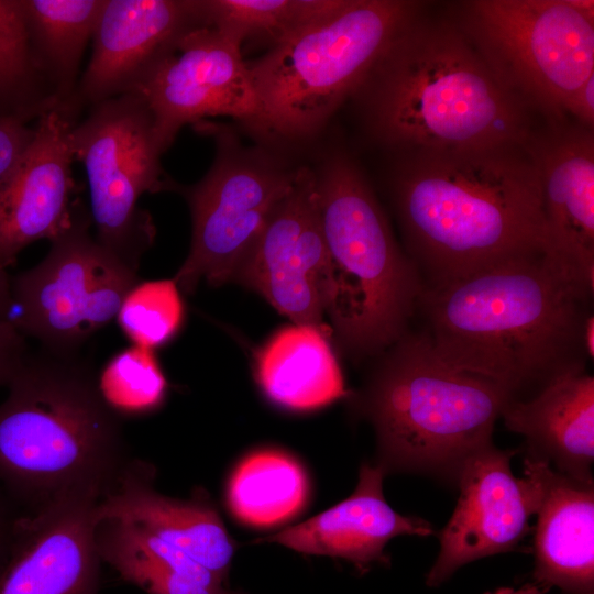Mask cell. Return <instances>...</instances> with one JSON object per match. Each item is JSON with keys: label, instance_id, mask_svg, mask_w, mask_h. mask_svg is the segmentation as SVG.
<instances>
[{"label": "cell", "instance_id": "obj_1", "mask_svg": "<svg viewBox=\"0 0 594 594\" xmlns=\"http://www.w3.org/2000/svg\"><path fill=\"white\" fill-rule=\"evenodd\" d=\"M592 295L550 253L519 256L424 287L421 332L443 360L521 400L585 369Z\"/></svg>", "mask_w": 594, "mask_h": 594}, {"label": "cell", "instance_id": "obj_2", "mask_svg": "<svg viewBox=\"0 0 594 594\" xmlns=\"http://www.w3.org/2000/svg\"><path fill=\"white\" fill-rule=\"evenodd\" d=\"M393 199L424 287L551 254L539 178L525 145L409 151Z\"/></svg>", "mask_w": 594, "mask_h": 594}, {"label": "cell", "instance_id": "obj_3", "mask_svg": "<svg viewBox=\"0 0 594 594\" xmlns=\"http://www.w3.org/2000/svg\"><path fill=\"white\" fill-rule=\"evenodd\" d=\"M356 92L377 138L407 152L525 145L534 132L529 109L447 16L413 20Z\"/></svg>", "mask_w": 594, "mask_h": 594}, {"label": "cell", "instance_id": "obj_4", "mask_svg": "<svg viewBox=\"0 0 594 594\" xmlns=\"http://www.w3.org/2000/svg\"><path fill=\"white\" fill-rule=\"evenodd\" d=\"M0 404V487L23 514L80 490L101 497L132 458L121 417L74 355H26Z\"/></svg>", "mask_w": 594, "mask_h": 594}, {"label": "cell", "instance_id": "obj_5", "mask_svg": "<svg viewBox=\"0 0 594 594\" xmlns=\"http://www.w3.org/2000/svg\"><path fill=\"white\" fill-rule=\"evenodd\" d=\"M515 400L501 385L443 360L422 332L386 350L360 398L373 425L384 474L415 472L458 482L492 444L496 420Z\"/></svg>", "mask_w": 594, "mask_h": 594}, {"label": "cell", "instance_id": "obj_6", "mask_svg": "<svg viewBox=\"0 0 594 594\" xmlns=\"http://www.w3.org/2000/svg\"><path fill=\"white\" fill-rule=\"evenodd\" d=\"M316 191L330 267L324 314L350 353L380 354L407 332L422 279L348 155L326 161L316 173Z\"/></svg>", "mask_w": 594, "mask_h": 594}, {"label": "cell", "instance_id": "obj_7", "mask_svg": "<svg viewBox=\"0 0 594 594\" xmlns=\"http://www.w3.org/2000/svg\"><path fill=\"white\" fill-rule=\"evenodd\" d=\"M425 8L413 0H349L337 14L273 44L248 64L256 127L287 139L317 133Z\"/></svg>", "mask_w": 594, "mask_h": 594}, {"label": "cell", "instance_id": "obj_8", "mask_svg": "<svg viewBox=\"0 0 594 594\" xmlns=\"http://www.w3.org/2000/svg\"><path fill=\"white\" fill-rule=\"evenodd\" d=\"M451 19L497 81L548 123L563 122L594 76V2L466 0Z\"/></svg>", "mask_w": 594, "mask_h": 594}, {"label": "cell", "instance_id": "obj_9", "mask_svg": "<svg viewBox=\"0 0 594 594\" xmlns=\"http://www.w3.org/2000/svg\"><path fill=\"white\" fill-rule=\"evenodd\" d=\"M72 142L88 179L96 242L138 272L155 238L153 220L139 199L170 185L162 177L163 152L147 107L133 92L94 105L74 125Z\"/></svg>", "mask_w": 594, "mask_h": 594}, {"label": "cell", "instance_id": "obj_10", "mask_svg": "<svg viewBox=\"0 0 594 594\" xmlns=\"http://www.w3.org/2000/svg\"><path fill=\"white\" fill-rule=\"evenodd\" d=\"M89 223L85 212L74 211L43 261L11 279L18 308L12 323L53 354L74 355L117 317L124 296L139 282L136 271L96 242Z\"/></svg>", "mask_w": 594, "mask_h": 594}, {"label": "cell", "instance_id": "obj_11", "mask_svg": "<svg viewBox=\"0 0 594 594\" xmlns=\"http://www.w3.org/2000/svg\"><path fill=\"white\" fill-rule=\"evenodd\" d=\"M215 162L197 184L182 189L193 234L189 253L174 276L191 294L200 282L219 287L233 282L273 212L292 190L296 173L215 134Z\"/></svg>", "mask_w": 594, "mask_h": 594}, {"label": "cell", "instance_id": "obj_12", "mask_svg": "<svg viewBox=\"0 0 594 594\" xmlns=\"http://www.w3.org/2000/svg\"><path fill=\"white\" fill-rule=\"evenodd\" d=\"M241 46L205 23L179 34L134 88L147 107L164 153L179 130L227 116L257 125L260 106Z\"/></svg>", "mask_w": 594, "mask_h": 594}, {"label": "cell", "instance_id": "obj_13", "mask_svg": "<svg viewBox=\"0 0 594 594\" xmlns=\"http://www.w3.org/2000/svg\"><path fill=\"white\" fill-rule=\"evenodd\" d=\"M329 270L316 173L299 167L292 190L273 212L233 282L263 296L295 324L324 330Z\"/></svg>", "mask_w": 594, "mask_h": 594}, {"label": "cell", "instance_id": "obj_14", "mask_svg": "<svg viewBox=\"0 0 594 594\" xmlns=\"http://www.w3.org/2000/svg\"><path fill=\"white\" fill-rule=\"evenodd\" d=\"M92 490L68 493L16 524L0 570V594H98V503Z\"/></svg>", "mask_w": 594, "mask_h": 594}, {"label": "cell", "instance_id": "obj_15", "mask_svg": "<svg viewBox=\"0 0 594 594\" xmlns=\"http://www.w3.org/2000/svg\"><path fill=\"white\" fill-rule=\"evenodd\" d=\"M514 453L492 443L462 468L457 482L460 496L440 532V550L427 585L439 586L472 561L513 550L526 535L536 492L528 476L513 474Z\"/></svg>", "mask_w": 594, "mask_h": 594}, {"label": "cell", "instance_id": "obj_16", "mask_svg": "<svg viewBox=\"0 0 594 594\" xmlns=\"http://www.w3.org/2000/svg\"><path fill=\"white\" fill-rule=\"evenodd\" d=\"M73 110L57 103L40 114L31 142L0 184V264L6 268L25 246L52 241L72 221Z\"/></svg>", "mask_w": 594, "mask_h": 594}, {"label": "cell", "instance_id": "obj_17", "mask_svg": "<svg viewBox=\"0 0 594 594\" xmlns=\"http://www.w3.org/2000/svg\"><path fill=\"white\" fill-rule=\"evenodd\" d=\"M534 130L525 144L538 174L550 252L594 289V134L563 122Z\"/></svg>", "mask_w": 594, "mask_h": 594}, {"label": "cell", "instance_id": "obj_18", "mask_svg": "<svg viewBox=\"0 0 594 594\" xmlns=\"http://www.w3.org/2000/svg\"><path fill=\"white\" fill-rule=\"evenodd\" d=\"M201 23L199 1L105 0L91 58L68 103L130 92L179 34Z\"/></svg>", "mask_w": 594, "mask_h": 594}, {"label": "cell", "instance_id": "obj_19", "mask_svg": "<svg viewBox=\"0 0 594 594\" xmlns=\"http://www.w3.org/2000/svg\"><path fill=\"white\" fill-rule=\"evenodd\" d=\"M155 466L131 459L98 503V519L132 524L184 551L222 581L228 580L234 541L208 494L166 496L155 488Z\"/></svg>", "mask_w": 594, "mask_h": 594}, {"label": "cell", "instance_id": "obj_20", "mask_svg": "<svg viewBox=\"0 0 594 594\" xmlns=\"http://www.w3.org/2000/svg\"><path fill=\"white\" fill-rule=\"evenodd\" d=\"M524 475L536 492L534 579L569 594L594 592V484L527 453Z\"/></svg>", "mask_w": 594, "mask_h": 594}, {"label": "cell", "instance_id": "obj_21", "mask_svg": "<svg viewBox=\"0 0 594 594\" xmlns=\"http://www.w3.org/2000/svg\"><path fill=\"white\" fill-rule=\"evenodd\" d=\"M383 470L363 464L353 493L333 507L260 538L254 543H276L309 556L349 561L360 571L376 562H388L387 542L398 536L427 537L433 534L429 522L394 510L383 495Z\"/></svg>", "mask_w": 594, "mask_h": 594}, {"label": "cell", "instance_id": "obj_22", "mask_svg": "<svg viewBox=\"0 0 594 594\" xmlns=\"http://www.w3.org/2000/svg\"><path fill=\"white\" fill-rule=\"evenodd\" d=\"M501 417L508 430L525 437L527 453L593 483L594 377L585 369L559 375L526 399L510 400Z\"/></svg>", "mask_w": 594, "mask_h": 594}, {"label": "cell", "instance_id": "obj_23", "mask_svg": "<svg viewBox=\"0 0 594 594\" xmlns=\"http://www.w3.org/2000/svg\"><path fill=\"white\" fill-rule=\"evenodd\" d=\"M310 324L280 329L256 359V378L273 403L294 411H310L343 397V376L324 337Z\"/></svg>", "mask_w": 594, "mask_h": 594}, {"label": "cell", "instance_id": "obj_24", "mask_svg": "<svg viewBox=\"0 0 594 594\" xmlns=\"http://www.w3.org/2000/svg\"><path fill=\"white\" fill-rule=\"evenodd\" d=\"M36 61L58 103L68 102L105 0H21Z\"/></svg>", "mask_w": 594, "mask_h": 594}, {"label": "cell", "instance_id": "obj_25", "mask_svg": "<svg viewBox=\"0 0 594 594\" xmlns=\"http://www.w3.org/2000/svg\"><path fill=\"white\" fill-rule=\"evenodd\" d=\"M309 481L301 464L278 450L244 458L227 485V502L241 522L257 528L283 524L306 505Z\"/></svg>", "mask_w": 594, "mask_h": 594}, {"label": "cell", "instance_id": "obj_26", "mask_svg": "<svg viewBox=\"0 0 594 594\" xmlns=\"http://www.w3.org/2000/svg\"><path fill=\"white\" fill-rule=\"evenodd\" d=\"M349 0H204L199 1L205 24L242 45L253 35L273 44L341 11Z\"/></svg>", "mask_w": 594, "mask_h": 594}, {"label": "cell", "instance_id": "obj_27", "mask_svg": "<svg viewBox=\"0 0 594 594\" xmlns=\"http://www.w3.org/2000/svg\"><path fill=\"white\" fill-rule=\"evenodd\" d=\"M21 0H0V117L28 122L58 102L44 90Z\"/></svg>", "mask_w": 594, "mask_h": 594}, {"label": "cell", "instance_id": "obj_28", "mask_svg": "<svg viewBox=\"0 0 594 594\" xmlns=\"http://www.w3.org/2000/svg\"><path fill=\"white\" fill-rule=\"evenodd\" d=\"M97 386L105 403L121 418L155 411L168 388L154 351L138 345L111 356L97 377Z\"/></svg>", "mask_w": 594, "mask_h": 594}, {"label": "cell", "instance_id": "obj_29", "mask_svg": "<svg viewBox=\"0 0 594 594\" xmlns=\"http://www.w3.org/2000/svg\"><path fill=\"white\" fill-rule=\"evenodd\" d=\"M95 537L102 562L146 594H245L209 587L169 569L133 543L118 520H100Z\"/></svg>", "mask_w": 594, "mask_h": 594}, {"label": "cell", "instance_id": "obj_30", "mask_svg": "<svg viewBox=\"0 0 594 594\" xmlns=\"http://www.w3.org/2000/svg\"><path fill=\"white\" fill-rule=\"evenodd\" d=\"M184 301L174 278L138 282L124 296L117 321L133 345L155 350L184 322Z\"/></svg>", "mask_w": 594, "mask_h": 594}, {"label": "cell", "instance_id": "obj_31", "mask_svg": "<svg viewBox=\"0 0 594 594\" xmlns=\"http://www.w3.org/2000/svg\"><path fill=\"white\" fill-rule=\"evenodd\" d=\"M120 522L133 543L164 565L206 586L213 588L226 587L224 581L199 564L184 551L132 524L124 521Z\"/></svg>", "mask_w": 594, "mask_h": 594}, {"label": "cell", "instance_id": "obj_32", "mask_svg": "<svg viewBox=\"0 0 594 594\" xmlns=\"http://www.w3.org/2000/svg\"><path fill=\"white\" fill-rule=\"evenodd\" d=\"M34 134L26 121L0 117V184L15 167Z\"/></svg>", "mask_w": 594, "mask_h": 594}, {"label": "cell", "instance_id": "obj_33", "mask_svg": "<svg viewBox=\"0 0 594 594\" xmlns=\"http://www.w3.org/2000/svg\"><path fill=\"white\" fill-rule=\"evenodd\" d=\"M23 334L12 321L0 327V386H8L26 358Z\"/></svg>", "mask_w": 594, "mask_h": 594}, {"label": "cell", "instance_id": "obj_34", "mask_svg": "<svg viewBox=\"0 0 594 594\" xmlns=\"http://www.w3.org/2000/svg\"><path fill=\"white\" fill-rule=\"evenodd\" d=\"M21 515L18 507L0 487V570L10 553L16 524Z\"/></svg>", "mask_w": 594, "mask_h": 594}, {"label": "cell", "instance_id": "obj_35", "mask_svg": "<svg viewBox=\"0 0 594 594\" xmlns=\"http://www.w3.org/2000/svg\"><path fill=\"white\" fill-rule=\"evenodd\" d=\"M569 116L576 119L578 123L593 129L594 127V76L590 77L576 94Z\"/></svg>", "mask_w": 594, "mask_h": 594}, {"label": "cell", "instance_id": "obj_36", "mask_svg": "<svg viewBox=\"0 0 594 594\" xmlns=\"http://www.w3.org/2000/svg\"><path fill=\"white\" fill-rule=\"evenodd\" d=\"M12 306L11 278L0 264V327L11 321L9 312Z\"/></svg>", "mask_w": 594, "mask_h": 594}, {"label": "cell", "instance_id": "obj_37", "mask_svg": "<svg viewBox=\"0 0 594 594\" xmlns=\"http://www.w3.org/2000/svg\"><path fill=\"white\" fill-rule=\"evenodd\" d=\"M486 594H543V592L540 590V587L534 583V584H526L522 587L515 590L512 587H501L496 590L495 592H488Z\"/></svg>", "mask_w": 594, "mask_h": 594}, {"label": "cell", "instance_id": "obj_38", "mask_svg": "<svg viewBox=\"0 0 594 594\" xmlns=\"http://www.w3.org/2000/svg\"><path fill=\"white\" fill-rule=\"evenodd\" d=\"M594 319L593 315L587 318L585 327V348L588 359H593L594 353Z\"/></svg>", "mask_w": 594, "mask_h": 594}, {"label": "cell", "instance_id": "obj_39", "mask_svg": "<svg viewBox=\"0 0 594 594\" xmlns=\"http://www.w3.org/2000/svg\"><path fill=\"white\" fill-rule=\"evenodd\" d=\"M587 594H594V592L587 593Z\"/></svg>", "mask_w": 594, "mask_h": 594}]
</instances>
